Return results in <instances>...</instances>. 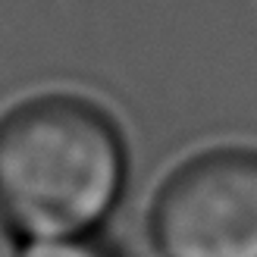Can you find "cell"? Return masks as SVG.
<instances>
[{"mask_svg": "<svg viewBox=\"0 0 257 257\" xmlns=\"http://www.w3.org/2000/svg\"><path fill=\"white\" fill-rule=\"evenodd\" d=\"M122 185L116 125L85 100L38 97L0 119V210L19 238H88Z\"/></svg>", "mask_w": 257, "mask_h": 257, "instance_id": "obj_1", "label": "cell"}, {"mask_svg": "<svg viewBox=\"0 0 257 257\" xmlns=\"http://www.w3.org/2000/svg\"><path fill=\"white\" fill-rule=\"evenodd\" d=\"M151 226L160 257H257V151H210L179 166Z\"/></svg>", "mask_w": 257, "mask_h": 257, "instance_id": "obj_2", "label": "cell"}, {"mask_svg": "<svg viewBox=\"0 0 257 257\" xmlns=\"http://www.w3.org/2000/svg\"><path fill=\"white\" fill-rule=\"evenodd\" d=\"M19 257H107L88 238H54V241H25Z\"/></svg>", "mask_w": 257, "mask_h": 257, "instance_id": "obj_3", "label": "cell"}, {"mask_svg": "<svg viewBox=\"0 0 257 257\" xmlns=\"http://www.w3.org/2000/svg\"><path fill=\"white\" fill-rule=\"evenodd\" d=\"M22 254V238L19 232L10 226V220L0 210V257H19Z\"/></svg>", "mask_w": 257, "mask_h": 257, "instance_id": "obj_4", "label": "cell"}]
</instances>
